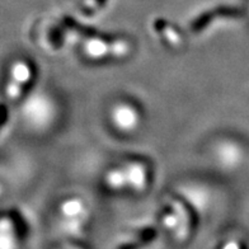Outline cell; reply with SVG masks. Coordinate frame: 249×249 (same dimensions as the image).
Here are the masks:
<instances>
[{
  "label": "cell",
  "mask_w": 249,
  "mask_h": 249,
  "mask_svg": "<svg viewBox=\"0 0 249 249\" xmlns=\"http://www.w3.org/2000/svg\"><path fill=\"white\" fill-rule=\"evenodd\" d=\"M62 213L65 217V228L71 234L80 233V229L83 226V213H84V207L82 202L76 200L69 201L62 206Z\"/></svg>",
  "instance_id": "cell-1"
},
{
  "label": "cell",
  "mask_w": 249,
  "mask_h": 249,
  "mask_svg": "<svg viewBox=\"0 0 249 249\" xmlns=\"http://www.w3.org/2000/svg\"><path fill=\"white\" fill-rule=\"evenodd\" d=\"M115 121L117 122L120 127H124V130H130V127H134L138 122V116L132 108L126 107V106H121L116 109Z\"/></svg>",
  "instance_id": "cell-2"
},
{
  "label": "cell",
  "mask_w": 249,
  "mask_h": 249,
  "mask_svg": "<svg viewBox=\"0 0 249 249\" xmlns=\"http://www.w3.org/2000/svg\"><path fill=\"white\" fill-rule=\"evenodd\" d=\"M13 75L14 79H16V82L22 84V83L28 82L31 79V70L24 64H17L13 69Z\"/></svg>",
  "instance_id": "cell-3"
},
{
  "label": "cell",
  "mask_w": 249,
  "mask_h": 249,
  "mask_svg": "<svg viewBox=\"0 0 249 249\" xmlns=\"http://www.w3.org/2000/svg\"><path fill=\"white\" fill-rule=\"evenodd\" d=\"M216 249H244L243 246L239 242L236 240H229V242L224 243V244H220Z\"/></svg>",
  "instance_id": "cell-4"
},
{
  "label": "cell",
  "mask_w": 249,
  "mask_h": 249,
  "mask_svg": "<svg viewBox=\"0 0 249 249\" xmlns=\"http://www.w3.org/2000/svg\"><path fill=\"white\" fill-rule=\"evenodd\" d=\"M59 249H70V248H59Z\"/></svg>",
  "instance_id": "cell-5"
},
{
  "label": "cell",
  "mask_w": 249,
  "mask_h": 249,
  "mask_svg": "<svg viewBox=\"0 0 249 249\" xmlns=\"http://www.w3.org/2000/svg\"><path fill=\"white\" fill-rule=\"evenodd\" d=\"M0 192H1V190H0Z\"/></svg>",
  "instance_id": "cell-6"
}]
</instances>
